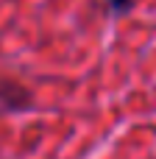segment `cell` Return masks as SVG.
<instances>
[{
    "instance_id": "1",
    "label": "cell",
    "mask_w": 156,
    "mask_h": 159,
    "mask_svg": "<svg viewBox=\"0 0 156 159\" xmlns=\"http://www.w3.org/2000/svg\"><path fill=\"white\" fill-rule=\"evenodd\" d=\"M109 3H112V6H114L117 11H126V8H128V6H131L134 0H109Z\"/></svg>"
}]
</instances>
